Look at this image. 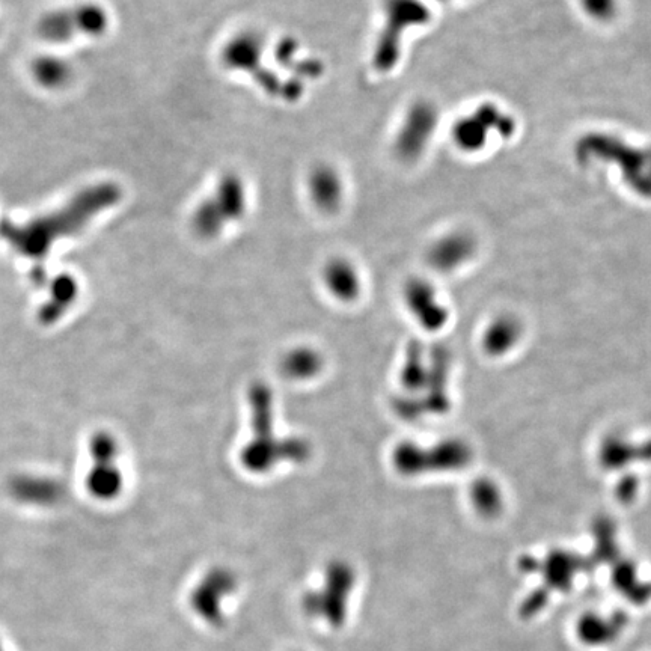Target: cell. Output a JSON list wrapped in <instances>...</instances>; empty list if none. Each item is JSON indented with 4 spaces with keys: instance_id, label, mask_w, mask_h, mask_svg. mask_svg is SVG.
<instances>
[{
    "instance_id": "cell-3",
    "label": "cell",
    "mask_w": 651,
    "mask_h": 651,
    "mask_svg": "<svg viewBox=\"0 0 651 651\" xmlns=\"http://www.w3.org/2000/svg\"><path fill=\"white\" fill-rule=\"evenodd\" d=\"M382 16L371 62L376 71L388 74L400 64L406 32L427 25L431 11L424 0H383Z\"/></svg>"
},
{
    "instance_id": "cell-16",
    "label": "cell",
    "mask_w": 651,
    "mask_h": 651,
    "mask_svg": "<svg viewBox=\"0 0 651 651\" xmlns=\"http://www.w3.org/2000/svg\"><path fill=\"white\" fill-rule=\"evenodd\" d=\"M0 651H8L7 647H5L4 641H2V638H0Z\"/></svg>"
},
{
    "instance_id": "cell-14",
    "label": "cell",
    "mask_w": 651,
    "mask_h": 651,
    "mask_svg": "<svg viewBox=\"0 0 651 651\" xmlns=\"http://www.w3.org/2000/svg\"><path fill=\"white\" fill-rule=\"evenodd\" d=\"M287 365V371L291 374H296V376L302 377L303 374L312 373V371H317L318 361L315 359V355L311 353L303 352L299 355L291 356L288 358V361L285 362Z\"/></svg>"
},
{
    "instance_id": "cell-4",
    "label": "cell",
    "mask_w": 651,
    "mask_h": 651,
    "mask_svg": "<svg viewBox=\"0 0 651 651\" xmlns=\"http://www.w3.org/2000/svg\"><path fill=\"white\" fill-rule=\"evenodd\" d=\"M266 53V41L257 31L245 29L231 35L225 41L221 50V62L231 73L246 74L255 77L264 92L269 95H278L285 100L293 101L296 97L290 86L284 85L276 79L272 71L264 70L263 58Z\"/></svg>"
},
{
    "instance_id": "cell-13",
    "label": "cell",
    "mask_w": 651,
    "mask_h": 651,
    "mask_svg": "<svg viewBox=\"0 0 651 651\" xmlns=\"http://www.w3.org/2000/svg\"><path fill=\"white\" fill-rule=\"evenodd\" d=\"M620 627V623H608L596 615H591V617L584 618L579 624V636L582 641L591 645L606 644L611 641V638L617 636Z\"/></svg>"
},
{
    "instance_id": "cell-11",
    "label": "cell",
    "mask_w": 651,
    "mask_h": 651,
    "mask_svg": "<svg viewBox=\"0 0 651 651\" xmlns=\"http://www.w3.org/2000/svg\"><path fill=\"white\" fill-rule=\"evenodd\" d=\"M324 279L338 297L353 299L359 293L361 279H359L358 270L350 261L343 260V258H335L328 263L324 269Z\"/></svg>"
},
{
    "instance_id": "cell-15",
    "label": "cell",
    "mask_w": 651,
    "mask_h": 651,
    "mask_svg": "<svg viewBox=\"0 0 651 651\" xmlns=\"http://www.w3.org/2000/svg\"><path fill=\"white\" fill-rule=\"evenodd\" d=\"M591 11L597 13H606L612 7V0H585Z\"/></svg>"
},
{
    "instance_id": "cell-7",
    "label": "cell",
    "mask_w": 651,
    "mask_h": 651,
    "mask_svg": "<svg viewBox=\"0 0 651 651\" xmlns=\"http://www.w3.org/2000/svg\"><path fill=\"white\" fill-rule=\"evenodd\" d=\"M439 112L431 101H413L401 118L394 136L395 156L412 165L422 159L438 129Z\"/></svg>"
},
{
    "instance_id": "cell-12",
    "label": "cell",
    "mask_w": 651,
    "mask_h": 651,
    "mask_svg": "<svg viewBox=\"0 0 651 651\" xmlns=\"http://www.w3.org/2000/svg\"><path fill=\"white\" fill-rule=\"evenodd\" d=\"M466 248H468V240L462 234H451L431 246L428 258H430L433 267L448 269L457 260H462L463 254H466Z\"/></svg>"
},
{
    "instance_id": "cell-8",
    "label": "cell",
    "mask_w": 651,
    "mask_h": 651,
    "mask_svg": "<svg viewBox=\"0 0 651 651\" xmlns=\"http://www.w3.org/2000/svg\"><path fill=\"white\" fill-rule=\"evenodd\" d=\"M237 590V578L228 569H213L190 591L189 605L196 617L210 626L225 621V600Z\"/></svg>"
},
{
    "instance_id": "cell-6",
    "label": "cell",
    "mask_w": 651,
    "mask_h": 651,
    "mask_svg": "<svg viewBox=\"0 0 651 651\" xmlns=\"http://www.w3.org/2000/svg\"><path fill=\"white\" fill-rule=\"evenodd\" d=\"M109 14L94 2L50 11L38 23V34L53 44H65L76 38H98L109 29Z\"/></svg>"
},
{
    "instance_id": "cell-2",
    "label": "cell",
    "mask_w": 651,
    "mask_h": 651,
    "mask_svg": "<svg viewBox=\"0 0 651 651\" xmlns=\"http://www.w3.org/2000/svg\"><path fill=\"white\" fill-rule=\"evenodd\" d=\"M249 208V187L237 172L221 175L207 198L193 211L192 225L204 239L221 236L228 227L242 221Z\"/></svg>"
},
{
    "instance_id": "cell-1",
    "label": "cell",
    "mask_w": 651,
    "mask_h": 651,
    "mask_svg": "<svg viewBox=\"0 0 651 651\" xmlns=\"http://www.w3.org/2000/svg\"><path fill=\"white\" fill-rule=\"evenodd\" d=\"M120 199L121 189L117 184H95L83 189L64 207L47 216L37 217L25 225L8 224L4 228V236L20 251L40 255L59 237L76 233L95 216L118 204Z\"/></svg>"
},
{
    "instance_id": "cell-10",
    "label": "cell",
    "mask_w": 651,
    "mask_h": 651,
    "mask_svg": "<svg viewBox=\"0 0 651 651\" xmlns=\"http://www.w3.org/2000/svg\"><path fill=\"white\" fill-rule=\"evenodd\" d=\"M32 79L41 88L59 91L73 79V67L58 55H41L31 65Z\"/></svg>"
},
{
    "instance_id": "cell-9",
    "label": "cell",
    "mask_w": 651,
    "mask_h": 651,
    "mask_svg": "<svg viewBox=\"0 0 651 651\" xmlns=\"http://www.w3.org/2000/svg\"><path fill=\"white\" fill-rule=\"evenodd\" d=\"M305 189L309 202L324 214L337 213L346 201V178L332 163L312 166L306 174Z\"/></svg>"
},
{
    "instance_id": "cell-5",
    "label": "cell",
    "mask_w": 651,
    "mask_h": 651,
    "mask_svg": "<svg viewBox=\"0 0 651 651\" xmlns=\"http://www.w3.org/2000/svg\"><path fill=\"white\" fill-rule=\"evenodd\" d=\"M355 585V569L346 561H334L324 572L323 584L303 596V611L309 617L338 629L346 623Z\"/></svg>"
}]
</instances>
